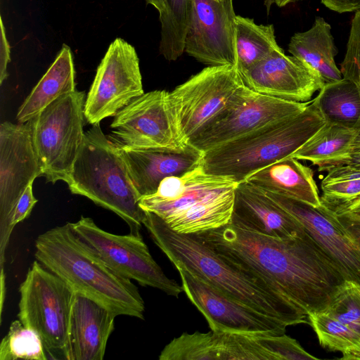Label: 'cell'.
I'll return each instance as SVG.
<instances>
[{"label": "cell", "instance_id": "6da1fadb", "mask_svg": "<svg viewBox=\"0 0 360 360\" xmlns=\"http://www.w3.org/2000/svg\"><path fill=\"white\" fill-rule=\"evenodd\" d=\"M195 234L224 259L278 289L307 315L326 308L346 281L306 231L293 238L279 239L229 223Z\"/></svg>", "mask_w": 360, "mask_h": 360}, {"label": "cell", "instance_id": "7a4b0ae2", "mask_svg": "<svg viewBox=\"0 0 360 360\" xmlns=\"http://www.w3.org/2000/svg\"><path fill=\"white\" fill-rule=\"evenodd\" d=\"M143 225L174 266L185 268L231 298L288 326L309 323L304 311L281 291L259 276L222 258L195 233H177L148 212Z\"/></svg>", "mask_w": 360, "mask_h": 360}, {"label": "cell", "instance_id": "3957f363", "mask_svg": "<svg viewBox=\"0 0 360 360\" xmlns=\"http://www.w3.org/2000/svg\"><path fill=\"white\" fill-rule=\"evenodd\" d=\"M34 257L75 292L102 304L115 316L143 319L145 304L131 280L108 266L73 231L70 222L39 235Z\"/></svg>", "mask_w": 360, "mask_h": 360}, {"label": "cell", "instance_id": "277c9868", "mask_svg": "<svg viewBox=\"0 0 360 360\" xmlns=\"http://www.w3.org/2000/svg\"><path fill=\"white\" fill-rule=\"evenodd\" d=\"M237 184L205 173L200 165L183 174L165 178L157 191L142 196L139 204L177 233H198L231 222Z\"/></svg>", "mask_w": 360, "mask_h": 360}, {"label": "cell", "instance_id": "5b68a950", "mask_svg": "<svg viewBox=\"0 0 360 360\" xmlns=\"http://www.w3.org/2000/svg\"><path fill=\"white\" fill-rule=\"evenodd\" d=\"M326 122L314 98L297 115L203 153L200 166L207 174L239 184L257 171L290 156Z\"/></svg>", "mask_w": 360, "mask_h": 360}, {"label": "cell", "instance_id": "8992f818", "mask_svg": "<svg viewBox=\"0 0 360 360\" xmlns=\"http://www.w3.org/2000/svg\"><path fill=\"white\" fill-rule=\"evenodd\" d=\"M72 193L84 196L120 217L129 233L140 231L146 212L118 147L99 124L84 133V141L67 183Z\"/></svg>", "mask_w": 360, "mask_h": 360}, {"label": "cell", "instance_id": "52a82bcc", "mask_svg": "<svg viewBox=\"0 0 360 360\" xmlns=\"http://www.w3.org/2000/svg\"><path fill=\"white\" fill-rule=\"evenodd\" d=\"M85 101L84 92L75 90L31 120L34 146L47 182L69 181L84 141Z\"/></svg>", "mask_w": 360, "mask_h": 360}, {"label": "cell", "instance_id": "ba28073f", "mask_svg": "<svg viewBox=\"0 0 360 360\" xmlns=\"http://www.w3.org/2000/svg\"><path fill=\"white\" fill-rule=\"evenodd\" d=\"M19 320L41 339L48 355L63 354L75 292L62 278L34 261L19 287Z\"/></svg>", "mask_w": 360, "mask_h": 360}, {"label": "cell", "instance_id": "9c48e42d", "mask_svg": "<svg viewBox=\"0 0 360 360\" xmlns=\"http://www.w3.org/2000/svg\"><path fill=\"white\" fill-rule=\"evenodd\" d=\"M310 101L300 103L276 98L242 84L188 143L205 153L266 124L297 115Z\"/></svg>", "mask_w": 360, "mask_h": 360}, {"label": "cell", "instance_id": "30bf717a", "mask_svg": "<svg viewBox=\"0 0 360 360\" xmlns=\"http://www.w3.org/2000/svg\"><path fill=\"white\" fill-rule=\"evenodd\" d=\"M70 224L75 233L120 275L176 297L183 292L182 286L168 278L153 259L141 236L109 233L89 217H82Z\"/></svg>", "mask_w": 360, "mask_h": 360}, {"label": "cell", "instance_id": "8fae6325", "mask_svg": "<svg viewBox=\"0 0 360 360\" xmlns=\"http://www.w3.org/2000/svg\"><path fill=\"white\" fill-rule=\"evenodd\" d=\"M43 170L34 143L32 120L0 125V249L1 269L13 230L11 221L26 188Z\"/></svg>", "mask_w": 360, "mask_h": 360}, {"label": "cell", "instance_id": "7c38bea8", "mask_svg": "<svg viewBox=\"0 0 360 360\" xmlns=\"http://www.w3.org/2000/svg\"><path fill=\"white\" fill-rule=\"evenodd\" d=\"M242 84L236 66H207L168 92L169 108L183 140L188 143Z\"/></svg>", "mask_w": 360, "mask_h": 360}, {"label": "cell", "instance_id": "4fadbf2b", "mask_svg": "<svg viewBox=\"0 0 360 360\" xmlns=\"http://www.w3.org/2000/svg\"><path fill=\"white\" fill-rule=\"evenodd\" d=\"M168 91L155 90L135 98L114 116L109 139L119 148L182 150L188 143L172 115Z\"/></svg>", "mask_w": 360, "mask_h": 360}, {"label": "cell", "instance_id": "5bb4252c", "mask_svg": "<svg viewBox=\"0 0 360 360\" xmlns=\"http://www.w3.org/2000/svg\"><path fill=\"white\" fill-rule=\"evenodd\" d=\"M143 93L136 51L127 41L117 37L97 68L85 101V119L92 125L100 124Z\"/></svg>", "mask_w": 360, "mask_h": 360}, {"label": "cell", "instance_id": "9a60e30c", "mask_svg": "<svg viewBox=\"0 0 360 360\" xmlns=\"http://www.w3.org/2000/svg\"><path fill=\"white\" fill-rule=\"evenodd\" d=\"M183 292L206 319L210 330L248 334H285V323L231 298L182 266H175Z\"/></svg>", "mask_w": 360, "mask_h": 360}, {"label": "cell", "instance_id": "2e32d148", "mask_svg": "<svg viewBox=\"0 0 360 360\" xmlns=\"http://www.w3.org/2000/svg\"><path fill=\"white\" fill-rule=\"evenodd\" d=\"M233 0H194L184 52L207 66L237 64Z\"/></svg>", "mask_w": 360, "mask_h": 360}, {"label": "cell", "instance_id": "e0dca14e", "mask_svg": "<svg viewBox=\"0 0 360 360\" xmlns=\"http://www.w3.org/2000/svg\"><path fill=\"white\" fill-rule=\"evenodd\" d=\"M264 192L302 224L304 231L338 267L346 281L360 286V246L333 211L322 203L316 207Z\"/></svg>", "mask_w": 360, "mask_h": 360}, {"label": "cell", "instance_id": "ac0fdd59", "mask_svg": "<svg viewBox=\"0 0 360 360\" xmlns=\"http://www.w3.org/2000/svg\"><path fill=\"white\" fill-rule=\"evenodd\" d=\"M240 75L243 84L256 92L300 103L310 101L325 84L318 72L281 48Z\"/></svg>", "mask_w": 360, "mask_h": 360}, {"label": "cell", "instance_id": "d6986e66", "mask_svg": "<svg viewBox=\"0 0 360 360\" xmlns=\"http://www.w3.org/2000/svg\"><path fill=\"white\" fill-rule=\"evenodd\" d=\"M256 334L212 330L184 333L161 352L160 360H269Z\"/></svg>", "mask_w": 360, "mask_h": 360}, {"label": "cell", "instance_id": "ffe728a7", "mask_svg": "<svg viewBox=\"0 0 360 360\" xmlns=\"http://www.w3.org/2000/svg\"><path fill=\"white\" fill-rule=\"evenodd\" d=\"M231 224L242 229L279 239L293 238L305 231L288 211L262 189L237 184Z\"/></svg>", "mask_w": 360, "mask_h": 360}, {"label": "cell", "instance_id": "44dd1931", "mask_svg": "<svg viewBox=\"0 0 360 360\" xmlns=\"http://www.w3.org/2000/svg\"><path fill=\"white\" fill-rule=\"evenodd\" d=\"M115 314L96 301L75 292L66 345L67 360H102L114 330Z\"/></svg>", "mask_w": 360, "mask_h": 360}, {"label": "cell", "instance_id": "7402d4cb", "mask_svg": "<svg viewBox=\"0 0 360 360\" xmlns=\"http://www.w3.org/2000/svg\"><path fill=\"white\" fill-rule=\"evenodd\" d=\"M118 148L141 198L155 193L165 178L197 167L203 156L202 151L189 143L179 150Z\"/></svg>", "mask_w": 360, "mask_h": 360}, {"label": "cell", "instance_id": "603a6c76", "mask_svg": "<svg viewBox=\"0 0 360 360\" xmlns=\"http://www.w3.org/2000/svg\"><path fill=\"white\" fill-rule=\"evenodd\" d=\"M245 181L266 192L316 207L321 205L312 169L292 157H287L257 171Z\"/></svg>", "mask_w": 360, "mask_h": 360}, {"label": "cell", "instance_id": "cb8c5ba5", "mask_svg": "<svg viewBox=\"0 0 360 360\" xmlns=\"http://www.w3.org/2000/svg\"><path fill=\"white\" fill-rule=\"evenodd\" d=\"M288 50L321 75L325 83L342 79L335 57L338 53L331 26L323 18L316 17L312 26L296 32L290 38Z\"/></svg>", "mask_w": 360, "mask_h": 360}, {"label": "cell", "instance_id": "d4e9b609", "mask_svg": "<svg viewBox=\"0 0 360 360\" xmlns=\"http://www.w3.org/2000/svg\"><path fill=\"white\" fill-rule=\"evenodd\" d=\"M75 70L70 48L63 44L55 60L18 109L17 120L27 122L59 97L75 91Z\"/></svg>", "mask_w": 360, "mask_h": 360}, {"label": "cell", "instance_id": "484cf974", "mask_svg": "<svg viewBox=\"0 0 360 360\" xmlns=\"http://www.w3.org/2000/svg\"><path fill=\"white\" fill-rule=\"evenodd\" d=\"M359 129L326 121V123L290 156L307 160L319 171L346 154L352 148Z\"/></svg>", "mask_w": 360, "mask_h": 360}, {"label": "cell", "instance_id": "4316f807", "mask_svg": "<svg viewBox=\"0 0 360 360\" xmlns=\"http://www.w3.org/2000/svg\"><path fill=\"white\" fill-rule=\"evenodd\" d=\"M236 68L243 73L281 47L272 24L258 25L253 19L236 15Z\"/></svg>", "mask_w": 360, "mask_h": 360}, {"label": "cell", "instance_id": "83f0119b", "mask_svg": "<svg viewBox=\"0 0 360 360\" xmlns=\"http://www.w3.org/2000/svg\"><path fill=\"white\" fill-rule=\"evenodd\" d=\"M326 121L349 127L360 118V87L342 79L325 83L314 98Z\"/></svg>", "mask_w": 360, "mask_h": 360}, {"label": "cell", "instance_id": "f1b7e54d", "mask_svg": "<svg viewBox=\"0 0 360 360\" xmlns=\"http://www.w3.org/2000/svg\"><path fill=\"white\" fill-rule=\"evenodd\" d=\"M193 4L194 0H166L165 11L159 13V51L167 60H176L184 52Z\"/></svg>", "mask_w": 360, "mask_h": 360}, {"label": "cell", "instance_id": "f546056e", "mask_svg": "<svg viewBox=\"0 0 360 360\" xmlns=\"http://www.w3.org/2000/svg\"><path fill=\"white\" fill-rule=\"evenodd\" d=\"M307 319L323 347L341 352V359L360 360L359 334L324 310L311 312Z\"/></svg>", "mask_w": 360, "mask_h": 360}, {"label": "cell", "instance_id": "4dcf8cb0", "mask_svg": "<svg viewBox=\"0 0 360 360\" xmlns=\"http://www.w3.org/2000/svg\"><path fill=\"white\" fill-rule=\"evenodd\" d=\"M47 354L39 335L20 320L11 323L0 345V360H46Z\"/></svg>", "mask_w": 360, "mask_h": 360}, {"label": "cell", "instance_id": "1f68e13d", "mask_svg": "<svg viewBox=\"0 0 360 360\" xmlns=\"http://www.w3.org/2000/svg\"><path fill=\"white\" fill-rule=\"evenodd\" d=\"M321 181L322 204L340 202L360 195V166L340 165L330 167Z\"/></svg>", "mask_w": 360, "mask_h": 360}, {"label": "cell", "instance_id": "d6a6232c", "mask_svg": "<svg viewBox=\"0 0 360 360\" xmlns=\"http://www.w3.org/2000/svg\"><path fill=\"white\" fill-rule=\"evenodd\" d=\"M261 345L271 353L274 360L319 359L304 350L300 343L285 334L258 335Z\"/></svg>", "mask_w": 360, "mask_h": 360}, {"label": "cell", "instance_id": "836d02e7", "mask_svg": "<svg viewBox=\"0 0 360 360\" xmlns=\"http://www.w3.org/2000/svg\"><path fill=\"white\" fill-rule=\"evenodd\" d=\"M342 77L360 87V9L352 20L345 58L340 64Z\"/></svg>", "mask_w": 360, "mask_h": 360}, {"label": "cell", "instance_id": "e575fe53", "mask_svg": "<svg viewBox=\"0 0 360 360\" xmlns=\"http://www.w3.org/2000/svg\"><path fill=\"white\" fill-rule=\"evenodd\" d=\"M32 185L30 184L26 188L16 204L11 221V228L12 230L15 225L30 216L33 207L38 201L33 194Z\"/></svg>", "mask_w": 360, "mask_h": 360}, {"label": "cell", "instance_id": "d590c367", "mask_svg": "<svg viewBox=\"0 0 360 360\" xmlns=\"http://www.w3.org/2000/svg\"><path fill=\"white\" fill-rule=\"evenodd\" d=\"M323 205L338 215L360 220V195L349 200Z\"/></svg>", "mask_w": 360, "mask_h": 360}, {"label": "cell", "instance_id": "8d00e7d4", "mask_svg": "<svg viewBox=\"0 0 360 360\" xmlns=\"http://www.w3.org/2000/svg\"><path fill=\"white\" fill-rule=\"evenodd\" d=\"M11 61V46L8 41L3 19L1 17V40H0V84L8 77L7 67Z\"/></svg>", "mask_w": 360, "mask_h": 360}, {"label": "cell", "instance_id": "74e56055", "mask_svg": "<svg viewBox=\"0 0 360 360\" xmlns=\"http://www.w3.org/2000/svg\"><path fill=\"white\" fill-rule=\"evenodd\" d=\"M346 164L360 166V139H356L352 148L346 154L326 165L321 172L336 165Z\"/></svg>", "mask_w": 360, "mask_h": 360}, {"label": "cell", "instance_id": "f35d334b", "mask_svg": "<svg viewBox=\"0 0 360 360\" xmlns=\"http://www.w3.org/2000/svg\"><path fill=\"white\" fill-rule=\"evenodd\" d=\"M331 11L339 13L356 11L360 9V0H321Z\"/></svg>", "mask_w": 360, "mask_h": 360}, {"label": "cell", "instance_id": "ab89813d", "mask_svg": "<svg viewBox=\"0 0 360 360\" xmlns=\"http://www.w3.org/2000/svg\"><path fill=\"white\" fill-rule=\"evenodd\" d=\"M335 215L360 246V220L345 215H338L336 214Z\"/></svg>", "mask_w": 360, "mask_h": 360}, {"label": "cell", "instance_id": "60d3db41", "mask_svg": "<svg viewBox=\"0 0 360 360\" xmlns=\"http://www.w3.org/2000/svg\"><path fill=\"white\" fill-rule=\"evenodd\" d=\"M146 1L153 6L159 13L163 12L166 8V0H146Z\"/></svg>", "mask_w": 360, "mask_h": 360}, {"label": "cell", "instance_id": "b9f144b4", "mask_svg": "<svg viewBox=\"0 0 360 360\" xmlns=\"http://www.w3.org/2000/svg\"><path fill=\"white\" fill-rule=\"evenodd\" d=\"M299 0H272V4H276L278 7H283L289 4L294 3Z\"/></svg>", "mask_w": 360, "mask_h": 360}, {"label": "cell", "instance_id": "7bdbcfd3", "mask_svg": "<svg viewBox=\"0 0 360 360\" xmlns=\"http://www.w3.org/2000/svg\"><path fill=\"white\" fill-rule=\"evenodd\" d=\"M272 5V0H264V6L266 7L267 13L270 11Z\"/></svg>", "mask_w": 360, "mask_h": 360}, {"label": "cell", "instance_id": "ee69618b", "mask_svg": "<svg viewBox=\"0 0 360 360\" xmlns=\"http://www.w3.org/2000/svg\"><path fill=\"white\" fill-rule=\"evenodd\" d=\"M356 128L359 129V135L357 136L356 139H360V118H359V122H358Z\"/></svg>", "mask_w": 360, "mask_h": 360}]
</instances>
